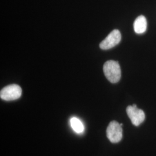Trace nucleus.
<instances>
[{
  "label": "nucleus",
  "instance_id": "obj_7",
  "mask_svg": "<svg viewBox=\"0 0 156 156\" xmlns=\"http://www.w3.org/2000/svg\"><path fill=\"white\" fill-rule=\"evenodd\" d=\"M71 126L73 129L77 133H82L83 131V124L76 117H73L71 119Z\"/></svg>",
  "mask_w": 156,
  "mask_h": 156
},
{
  "label": "nucleus",
  "instance_id": "obj_6",
  "mask_svg": "<svg viewBox=\"0 0 156 156\" xmlns=\"http://www.w3.org/2000/svg\"><path fill=\"white\" fill-rule=\"evenodd\" d=\"M134 29L135 32L138 34H144L147 29V20L145 17L140 15L138 17L134 23Z\"/></svg>",
  "mask_w": 156,
  "mask_h": 156
},
{
  "label": "nucleus",
  "instance_id": "obj_3",
  "mask_svg": "<svg viewBox=\"0 0 156 156\" xmlns=\"http://www.w3.org/2000/svg\"><path fill=\"white\" fill-rule=\"evenodd\" d=\"M106 136L112 143L119 142L123 138L122 126L116 121H112L106 129Z\"/></svg>",
  "mask_w": 156,
  "mask_h": 156
},
{
  "label": "nucleus",
  "instance_id": "obj_5",
  "mask_svg": "<svg viewBox=\"0 0 156 156\" xmlns=\"http://www.w3.org/2000/svg\"><path fill=\"white\" fill-rule=\"evenodd\" d=\"M128 117L135 126H139L144 122L145 114L142 109H138L135 104L128 106L126 109Z\"/></svg>",
  "mask_w": 156,
  "mask_h": 156
},
{
  "label": "nucleus",
  "instance_id": "obj_1",
  "mask_svg": "<svg viewBox=\"0 0 156 156\" xmlns=\"http://www.w3.org/2000/svg\"><path fill=\"white\" fill-rule=\"evenodd\" d=\"M104 73L107 79L112 83H117L121 78V69L119 62L109 60L104 64Z\"/></svg>",
  "mask_w": 156,
  "mask_h": 156
},
{
  "label": "nucleus",
  "instance_id": "obj_2",
  "mask_svg": "<svg viewBox=\"0 0 156 156\" xmlns=\"http://www.w3.org/2000/svg\"><path fill=\"white\" fill-rule=\"evenodd\" d=\"M22 93V88L17 84H12L6 86L0 91V97L5 101H13L19 99Z\"/></svg>",
  "mask_w": 156,
  "mask_h": 156
},
{
  "label": "nucleus",
  "instance_id": "obj_4",
  "mask_svg": "<svg viewBox=\"0 0 156 156\" xmlns=\"http://www.w3.org/2000/svg\"><path fill=\"white\" fill-rule=\"evenodd\" d=\"M122 39V35L119 30H113L100 44L101 49H110L118 45Z\"/></svg>",
  "mask_w": 156,
  "mask_h": 156
}]
</instances>
